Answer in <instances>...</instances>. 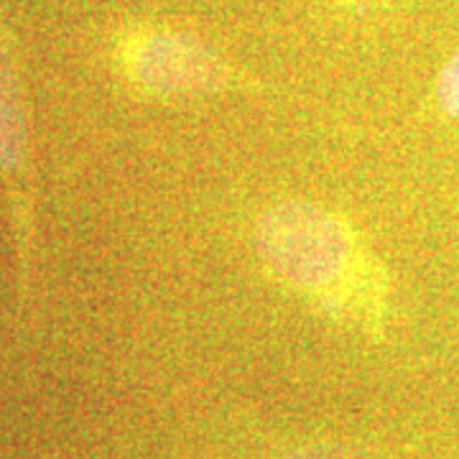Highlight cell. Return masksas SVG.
I'll use <instances>...</instances> for the list:
<instances>
[{"instance_id":"obj_2","label":"cell","mask_w":459,"mask_h":459,"mask_svg":"<svg viewBox=\"0 0 459 459\" xmlns=\"http://www.w3.org/2000/svg\"><path fill=\"white\" fill-rule=\"evenodd\" d=\"M120 62L133 84L161 98L212 95L232 84L230 66L212 49L177 31L133 33L120 47Z\"/></svg>"},{"instance_id":"obj_1","label":"cell","mask_w":459,"mask_h":459,"mask_svg":"<svg viewBox=\"0 0 459 459\" xmlns=\"http://www.w3.org/2000/svg\"><path fill=\"white\" fill-rule=\"evenodd\" d=\"M255 246L265 268L299 294L368 329L380 319V271L340 214L312 202H281L261 217Z\"/></svg>"},{"instance_id":"obj_4","label":"cell","mask_w":459,"mask_h":459,"mask_svg":"<svg viewBox=\"0 0 459 459\" xmlns=\"http://www.w3.org/2000/svg\"><path fill=\"white\" fill-rule=\"evenodd\" d=\"M286 459H377L376 449L358 446V444H316L304 446Z\"/></svg>"},{"instance_id":"obj_3","label":"cell","mask_w":459,"mask_h":459,"mask_svg":"<svg viewBox=\"0 0 459 459\" xmlns=\"http://www.w3.org/2000/svg\"><path fill=\"white\" fill-rule=\"evenodd\" d=\"M0 174L8 181L11 195L18 199L16 212L26 214V186L29 177V115L23 100V84L18 74L13 49L0 29Z\"/></svg>"},{"instance_id":"obj_5","label":"cell","mask_w":459,"mask_h":459,"mask_svg":"<svg viewBox=\"0 0 459 459\" xmlns=\"http://www.w3.org/2000/svg\"><path fill=\"white\" fill-rule=\"evenodd\" d=\"M437 100L444 113L459 120V51H455V56L444 65L437 80Z\"/></svg>"}]
</instances>
